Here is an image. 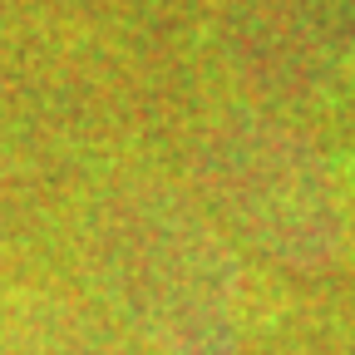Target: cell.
Returning a JSON list of instances; mask_svg holds the SVG:
<instances>
[{"instance_id":"cell-1","label":"cell","mask_w":355,"mask_h":355,"mask_svg":"<svg viewBox=\"0 0 355 355\" xmlns=\"http://www.w3.org/2000/svg\"><path fill=\"white\" fill-rule=\"evenodd\" d=\"M109 272L123 306L173 355H227L237 345L232 286L212 237L193 232L188 217L133 207L114 222Z\"/></svg>"},{"instance_id":"cell-2","label":"cell","mask_w":355,"mask_h":355,"mask_svg":"<svg viewBox=\"0 0 355 355\" xmlns=\"http://www.w3.org/2000/svg\"><path fill=\"white\" fill-rule=\"evenodd\" d=\"M123 336L99 321V316H79V311L50 301L35 321H25L10 340V355H133L119 345Z\"/></svg>"}]
</instances>
